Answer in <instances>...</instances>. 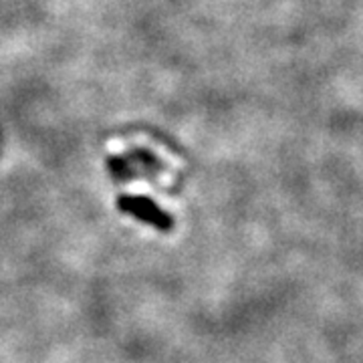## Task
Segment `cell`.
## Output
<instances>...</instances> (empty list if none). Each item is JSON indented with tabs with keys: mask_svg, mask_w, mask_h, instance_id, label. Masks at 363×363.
<instances>
[{
	"mask_svg": "<svg viewBox=\"0 0 363 363\" xmlns=\"http://www.w3.org/2000/svg\"><path fill=\"white\" fill-rule=\"evenodd\" d=\"M117 208H119L123 214L131 216V218L154 226L156 230L168 233V230H172V226H174V220H172V216H169L168 212H164V210L157 206L152 198H147V196H119V198H117Z\"/></svg>",
	"mask_w": 363,
	"mask_h": 363,
	"instance_id": "cell-1",
	"label": "cell"
}]
</instances>
